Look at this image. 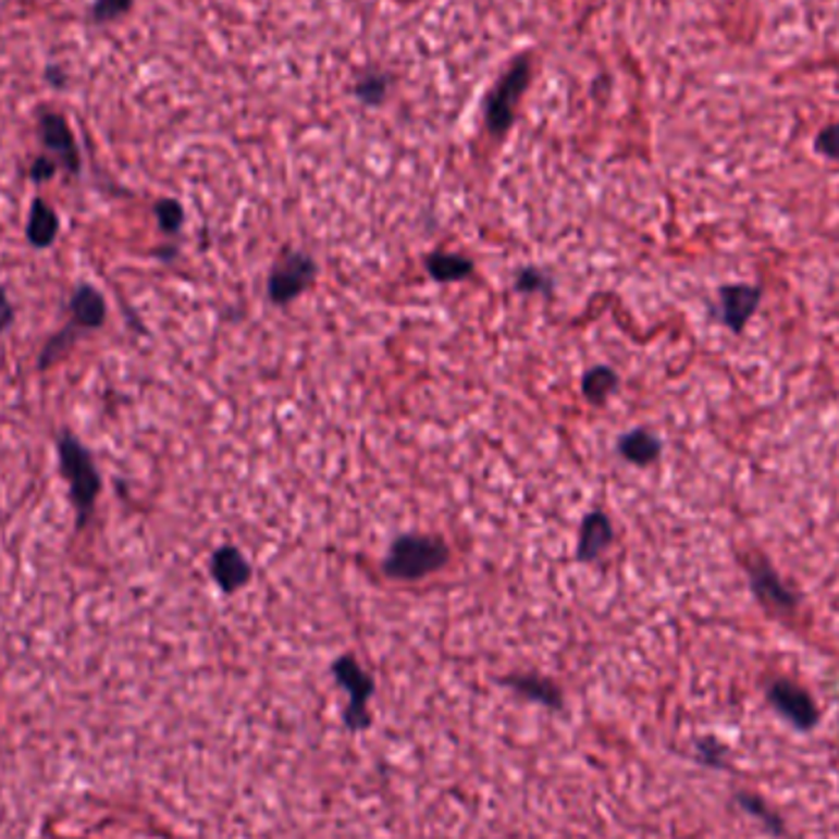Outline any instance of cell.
<instances>
[{"mask_svg":"<svg viewBox=\"0 0 839 839\" xmlns=\"http://www.w3.org/2000/svg\"><path fill=\"white\" fill-rule=\"evenodd\" d=\"M449 563V547L437 535H400L391 545L383 572L391 580L418 582L422 577L442 570Z\"/></svg>","mask_w":839,"mask_h":839,"instance_id":"cell-1","label":"cell"},{"mask_svg":"<svg viewBox=\"0 0 839 839\" xmlns=\"http://www.w3.org/2000/svg\"><path fill=\"white\" fill-rule=\"evenodd\" d=\"M739 563L749 577L751 594L756 596V602L764 606L766 612L778 616H790L798 612L800 594L780 580V575L776 572V567L770 565L766 555H741Z\"/></svg>","mask_w":839,"mask_h":839,"instance_id":"cell-2","label":"cell"},{"mask_svg":"<svg viewBox=\"0 0 839 839\" xmlns=\"http://www.w3.org/2000/svg\"><path fill=\"white\" fill-rule=\"evenodd\" d=\"M530 82V60L528 57H520V60L514 62L508 74L498 82V86L491 91V99L486 103V123L489 131L494 135H504L510 123H514L516 115V106L523 96L526 86Z\"/></svg>","mask_w":839,"mask_h":839,"instance_id":"cell-3","label":"cell"},{"mask_svg":"<svg viewBox=\"0 0 839 839\" xmlns=\"http://www.w3.org/2000/svg\"><path fill=\"white\" fill-rule=\"evenodd\" d=\"M332 673L336 682L349 692V707L344 710V721L351 731H359L369 727V700L373 694V680L361 670V665L356 663L351 655H342L340 661H334Z\"/></svg>","mask_w":839,"mask_h":839,"instance_id":"cell-4","label":"cell"},{"mask_svg":"<svg viewBox=\"0 0 839 839\" xmlns=\"http://www.w3.org/2000/svg\"><path fill=\"white\" fill-rule=\"evenodd\" d=\"M317 277V263L307 254H285L268 277V297L275 305L293 303Z\"/></svg>","mask_w":839,"mask_h":839,"instance_id":"cell-5","label":"cell"},{"mask_svg":"<svg viewBox=\"0 0 839 839\" xmlns=\"http://www.w3.org/2000/svg\"><path fill=\"white\" fill-rule=\"evenodd\" d=\"M761 300H764V287L761 285H721L717 291L719 322L725 324L731 334H744L747 324L754 320V314L758 312Z\"/></svg>","mask_w":839,"mask_h":839,"instance_id":"cell-6","label":"cell"},{"mask_svg":"<svg viewBox=\"0 0 839 839\" xmlns=\"http://www.w3.org/2000/svg\"><path fill=\"white\" fill-rule=\"evenodd\" d=\"M768 700L780 715L793 721L798 729H813L817 725V707L810 694L790 680H776L768 688Z\"/></svg>","mask_w":839,"mask_h":839,"instance_id":"cell-7","label":"cell"},{"mask_svg":"<svg viewBox=\"0 0 839 839\" xmlns=\"http://www.w3.org/2000/svg\"><path fill=\"white\" fill-rule=\"evenodd\" d=\"M211 575H214V580L221 590L226 594H234L240 590V587H246L250 582L254 570H250L246 557L240 555L236 547L224 545L217 550L214 557H211Z\"/></svg>","mask_w":839,"mask_h":839,"instance_id":"cell-8","label":"cell"},{"mask_svg":"<svg viewBox=\"0 0 839 839\" xmlns=\"http://www.w3.org/2000/svg\"><path fill=\"white\" fill-rule=\"evenodd\" d=\"M614 543V526L602 510L587 514L580 526V543H577V559L580 563H592L600 557L606 547Z\"/></svg>","mask_w":839,"mask_h":839,"instance_id":"cell-9","label":"cell"},{"mask_svg":"<svg viewBox=\"0 0 839 839\" xmlns=\"http://www.w3.org/2000/svg\"><path fill=\"white\" fill-rule=\"evenodd\" d=\"M663 452V442L649 430H631L619 440V455L636 467H651L658 461Z\"/></svg>","mask_w":839,"mask_h":839,"instance_id":"cell-10","label":"cell"},{"mask_svg":"<svg viewBox=\"0 0 839 839\" xmlns=\"http://www.w3.org/2000/svg\"><path fill=\"white\" fill-rule=\"evenodd\" d=\"M428 273L437 280V283H457L474 273V263L469 258L457 254H432L425 260Z\"/></svg>","mask_w":839,"mask_h":839,"instance_id":"cell-11","label":"cell"},{"mask_svg":"<svg viewBox=\"0 0 839 839\" xmlns=\"http://www.w3.org/2000/svg\"><path fill=\"white\" fill-rule=\"evenodd\" d=\"M616 388H619V375L609 366H594L582 379L584 398L594 405H604Z\"/></svg>","mask_w":839,"mask_h":839,"instance_id":"cell-12","label":"cell"},{"mask_svg":"<svg viewBox=\"0 0 839 839\" xmlns=\"http://www.w3.org/2000/svg\"><path fill=\"white\" fill-rule=\"evenodd\" d=\"M506 684H510V688H514L516 692L526 694V698H530V700L543 702V705H547V707L563 705V698H559V690L555 688V684L543 680V678H535V675H528V678H523V675H516V678H508Z\"/></svg>","mask_w":839,"mask_h":839,"instance_id":"cell-13","label":"cell"},{"mask_svg":"<svg viewBox=\"0 0 839 839\" xmlns=\"http://www.w3.org/2000/svg\"><path fill=\"white\" fill-rule=\"evenodd\" d=\"M815 152L827 160H839V121L825 125L815 138Z\"/></svg>","mask_w":839,"mask_h":839,"instance_id":"cell-14","label":"cell"},{"mask_svg":"<svg viewBox=\"0 0 839 839\" xmlns=\"http://www.w3.org/2000/svg\"><path fill=\"white\" fill-rule=\"evenodd\" d=\"M385 91H388V79H385V76H366V79H361V84L356 86V96H359L363 103L371 106H379L385 99Z\"/></svg>","mask_w":839,"mask_h":839,"instance_id":"cell-15","label":"cell"},{"mask_svg":"<svg viewBox=\"0 0 839 839\" xmlns=\"http://www.w3.org/2000/svg\"><path fill=\"white\" fill-rule=\"evenodd\" d=\"M550 277L540 273L538 268H523L516 277V291L520 293H540V291H550Z\"/></svg>","mask_w":839,"mask_h":839,"instance_id":"cell-16","label":"cell"},{"mask_svg":"<svg viewBox=\"0 0 839 839\" xmlns=\"http://www.w3.org/2000/svg\"><path fill=\"white\" fill-rule=\"evenodd\" d=\"M739 803H741V807H747L749 813H754L756 817L764 819V823L774 829V832H784V825H780V819L774 813H768V807L764 803H758V800L749 798V795H739Z\"/></svg>","mask_w":839,"mask_h":839,"instance_id":"cell-17","label":"cell"},{"mask_svg":"<svg viewBox=\"0 0 839 839\" xmlns=\"http://www.w3.org/2000/svg\"><path fill=\"white\" fill-rule=\"evenodd\" d=\"M158 214H160V224L165 231H177L180 224H182V209L180 205H175V201H162V205L158 207Z\"/></svg>","mask_w":839,"mask_h":839,"instance_id":"cell-18","label":"cell"}]
</instances>
